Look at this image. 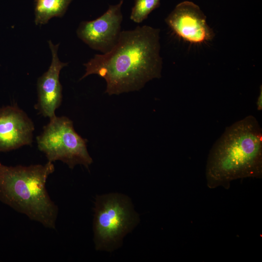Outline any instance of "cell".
I'll return each instance as SVG.
<instances>
[{
    "mask_svg": "<svg viewBox=\"0 0 262 262\" xmlns=\"http://www.w3.org/2000/svg\"><path fill=\"white\" fill-rule=\"evenodd\" d=\"M160 30L144 25L121 31L109 52L96 54L86 63L82 80L96 74L106 82L105 93L119 95L138 91L149 81L161 77Z\"/></svg>",
    "mask_w": 262,
    "mask_h": 262,
    "instance_id": "cell-1",
    "label": "cell"
},
{
    "mask_svg": "<svg viewBox=\"0 0 262 262\" xmlns=\"http://www.w3.org/2000/svg\"><path fill=\"white\" fill-rule=\"evenodd\" d=\"M248 115L226 128L212 147L206 167L207 186L228 189L232 180L262 175V131Z\"/></svg>",
    "mask_w": 262,
    "mask_h": 262,
    "instance_id": "cell-2",
    "label": "cell"
},
{
    "mask_svg": "<svg viewBox=\"0 0 262 262\" xmlns=\"http://www.w3.org/2000/svg\"><path fill=\"white\" fill-rule=\"evenodd\" d=\"M52 162L7 166L0 162V200L44 227L55 229L59 209L46 188Z\"/></svg>",
    "mask_w": 262,
    "mask_h": 262,
    "instance_id": "cell-3",
    "label": "cell"
},
{
    "mask_svg": "<svg viewBox=\"0 0 262 262\" xmlns=\"http://www.w3.org/2000/svg\"><path fill=\"white\" fill-rule=\"evenodd\" d=\"M93 220L97 250L111 252L120 247L124 236L138 224V214L130 198L118 193L97 195Z\"/></svg>",
    "mask_w": 262,
    "mask_h": 262,
    "instance_id": "cell-4",
    "label": "cell"
},
{
    "mask_svg": "<svg viewBox=\"0 0 262 262\" xmlns=\"http://www.w3.org/2000/svg\"><path fill=\"white\" fill-rule=\"evenodd\" d=\"M36 141L38 149L48 161H60L70 169L78 164L88 168L93 163L87 149V139L76 132L72 121L66 116L49 119Z\"/></svg>",
    "mask_w": 262,
    "mask_h": 262,
    "instance_id": "cell-5",
    "label": "cell"
},
{
    "mask_svg": "<svg viewBox=\"0 0 262 262\" xmlns=\"http://www.w3.org/2000/svg\"><path fill=\"white\" fill-rule=\"evenodd\" d=\"M123 3L121 0L110 5L106 12L95 20L82 21L76 31L78 38L103 54L110 52L117 43L121 32Z\"/></svg>",
    "mask_w": 262,
    "mask_h": 262,
    "instance_id": "cell-6",
    "label": "cell"
},
{
    "mask_svg": "<svg viewBox=\"0 0 262 262\" xmlns=\"http://www.w3.org/2000/svg\"><path fill=\"white\" fill-rule=\"evenodd\" d=\"M165 21L177 36L192 44H201L214 37L206 16L192 1L185 0L178 4Z\"/></svg>",
    "mask_w": 262,
    "mask_h": 262,
    "instance_id": "cell-7",
    "label": "cell"
},
{
    "mask_svg": "<svg viewBox=\"0 0 262 262\" xmlns=\"http://www.w3.org/2000/svg\"><path fill=\"white\" fill-rule=\"evenodd\" d=\"M48 42L51 53V62L48 70L37 79V102L34 108L38 114L51 119L56 116L55 111L62 101L63 88L59 80L60 71L68 63L62 62L59 59V43L55 45L50 40Z\"/></svg>",
    "mask_w": 262,
    "mask_h": 262,
    "instance_id": "cell-8",
    "label": "cell"
},
{
    "mask_svg": "<svg viewBox=\"0 0 262 262\" xmlns=\"http://www.w3.org/2000/svg\"><path fill=\"white\" fill-rule=\"evenodd\" d=\"M34 131L32 120L16 105L0 108V152L31 145Z\"/></svg>",
    "mask_w": 262,
    "mask_h": 262,
    "instance_id": "cell-9",
    "label": "cell"
},
{
    "mask_svg": "<svg viewBox=\"0 0 262 262\" xmlns=\"http://www.w3.org/2000/svg\"><path fill=\"white\" fill-rule=\"evenodd\" d=\"M73 0H34V22L46 24L53 17H62Z\"/></svg>",
    "mask_w": 262,
    "mask_h": 262,
    "instance_id": "cell-10",
    "label": "cell"
},
{
    "mask_svg": "<svg viewBox=\"0 0 262 262\" xmlns=\"http://www.w3.org/2000/svg\"><path fill=\"white\" fill-rule=\"evenodd\" d=\"M160 0H135L130 19L137 23L145 20L148 15L160 6Z\"/></svg>",
    "mask_w": 262,
    "mask_h": 262,
    "instance_id": "cell-11",
    "label": "cell"
},
{
    "mask_svg": "<svg viewBox=\"0 0 262 262\" xmlns=\"http://www.w3.org/2000/svg\"><path fill=\"white\" fill-rule=\"evenodd\" d=\"M257 109L259 111H261L262 110V86H261L260 91L259 95L257 98V100L256 102Z\"/></svg>",
    "mask_w": 262,
    "mask_h": 262,
    "instance_id": "cell-12",
    "label": "cell"
}]
</instances>
